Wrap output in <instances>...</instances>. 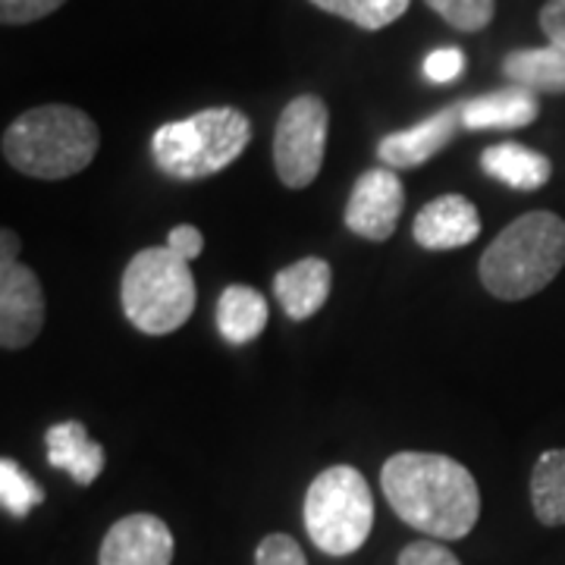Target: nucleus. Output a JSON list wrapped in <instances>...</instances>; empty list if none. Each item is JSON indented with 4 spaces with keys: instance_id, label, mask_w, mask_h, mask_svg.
Returning <instances> with one entry per match:
<instances>
[{
    "instance_id": "obj_1",
    "label": "nucleus",
    "mask_w": 565,
    "mask_h": 565,
    "mask_svg": "<svg viewBox=\"0 0 565 565\" xmlns=\"http://www.w3.org/2000/svg\"><path fill=\"white\" fill-rule=\"evenodd\" d=\"M381 487L405 525L437 541H462L481 519V490L462 462L440 452H396Z\"/></svg>"
},
{
    "instance_id": "obj_2",
    "label": "nucleus",
    "mask_w": 565,
    "mask_h": 565,
    "mask_svg": "<svg viewBox=\"0 0 565 565\" xmlns=\"http://www.w3.org/2000/svg\"><path fill=\"white\" fill-rule=\"evenodd\" d=\"M98 126L70 104L25 110L3 132V161L35 180H70L98 154Z\"/></svg>"
},
{
    "instance_id": "obj_3",
    "label": "nucleus",
    "mask_w": 565,
    "mask_h": 565,
    "mask_svg": "<svg viewBox=\"0 0 565 565\" xmlns=\"http://www.w3.org/2000/svg\"><path fill=\"white\" fill-rule=\"evenodd\" d=\"M565 267V221L531 211L512 221L481 255V282L493 299L522 302L537 296Z\"/></svg>"
},
{
    "instance_id": "obj_4",
    "label": "nucleus",
    "mask_w": 565,
    "mask_h": 565,
    "mask_svg": "<svg viewBox=\"0 0 565 565\" xmlns=\"http://www.w3.org/2000/svg\"><path fill=\"white\" fill-rule=\"evenodd\" d=\"M252 120L236 107H207L185 120L163 122L151 139V154L173 180H204L243 158Z\"/></svg>"
},
{
    "instance_id": "obj_5",
    "label": "nucleus",
    "mask_w": 565,
    "mask_h": 565,
    "mask_svg": "<svg viewBox=\"0 0 565 565\" xmlns=\"http://www.w3.org/2000/svg\"><path fill=\"white\" fill-rule=\"evenodd\" d=\"M195 277L173 248H141L126 264L120 305L126 321L148 337L177 333L195 311Z\"/></svg>"
},
{
    "instance_id": "obj_6",
    "label": "nucleus",
    "mask_w": 565,
    "mask_h": 565,
    "mask_svg": "<svg viewBox=\"0 0 565 565\" xmlns=\"http://www.w3.org/2000/svg\"><path fill=\"white\" fill-rule=\"evenodd\" d=\"M374 527V497L352 465L321 471L305 493V531L327 556H352Z\"/></svg>"
},
{
    "instance_id": "obj_7",
    "label": "nucleus",
    "mask_w": 565,
    "mask_h": 565,
    "mask_svg": "<svg viewBox=\"0 0 565 565\" xmlns=\"http://www.w3.org/2000/svg\"><path fill=\"white\" fill-rule=\"evenodd\" d=\"M330 132V110L318 95H299L282 107L274 129V167L286 189L318 180Z\"/></svg>"
},
{
    "instance_id": "obj_8",
    "label": "nucleus",
    "mask_w": 565,
    "mask_h": 565,
    "mask_svg": "<svg viewBox=\"0 0 565 565\" xmlns=\"http://www.w3.org/2000/svg\"><path fill=\"white\" fill-rule=\"evenodd\" d=\"M20 236L0 233V345L17 352L35 343L44 327V292L39 274L17 262Z\"/></svg>"
},
{
    "instance_id": "obj_9",
    "label": "nucleus",
    "mask_w": 565,
    "mask_h": 565,
    "mask_svg": "<svg viewBox=\"0 0 565 565\" xmlns=\"http://www.w3.org/2000/svg\"><path fill=\"white\" fill-rule=\"evenodd\" d=\"M405 211V185L390 170H364L352 185V195L345 202V226L371 243H386L396 233V223Z\"/></svg>"
},
{
    "instance_id": "obj_10",
    "label": "nucleus",
    "mask_w": 565,
    "mask_h": 565,
    "mask_svg": "<svg viewBox=\"0 0 565 565\" xmlns=\"http://www.w3.org/2000/svg\"><path fill=\"white\" fill-rule=\"evenodd\" d=\"M173 534L163 519L136 512L126 515L104 534L98 565H170Z\"/></svg>"
},
{
    "instance_id": "obj_11",
    "label": "nucleus",
    "mask_w": 565,
    "mask_h": 565,
    "mask_svg": "<svg viewBox=\"0 0 565 565\" xmlns=\"http://www.w3.org/2000/svg\"><path fill=\"white\" fill-rule=\"evenodd\" d=\"M462 129V104H452L437 110L434 117H427L412 129L403 132H390L381 148H377V158L390 167V170H412V167H422L434 154H440L449 141L456 139V132Z\"/></svg>"
},
{
    "instance_id": "obj_12",
    "label": "nucleus",
    "mask_w": 565,
    "mask_h": 565,
    "mask_svg": "<svg viewBox=\"0 0 565 565\" xmlns=\"http://www.w3.org/2000/svg\"><path fill=\"white\" fill-rule=\"evenodd\" d=\"M412 236L427 252L465 248L481 236V214L465 195H440L418 211Z\"/></svg>"
},
{
    "instance_id": "obj_13",
    "label": "nucleus",
    "mask_w": 565,
    "mask_h": 565,
    "mask_svg": "<svg viewBox=\"0 0 565 565\" xmlns=\"http://www.w3.org/2000/svg\"><path fill=\"white\" fill-rule=\"evenodd\" d=\"M333 270L323 258H302L274 277V296L289 321H308L330 299Z\"/></svg>"
},
{
    "instance_id": "obj_14",
    "label": "nucleus",
    "mask_w": 565,
    "mask_h": 565,
    "mask_svg": "<svg viewBox=\"0 0 565 565\" xmlns=\"http://www.w3.org/2000/svg\"><path fill=\"white\" fill-rule=\"evenodd\" d=\"M541 102L534 92H527L522 85H509L500 92H490L481 98H471L462 104V126L471 132L481 129H525L537 120Z\"/></svg>"
},
{
    "instance_id": "obj_15",
    "label": "nucleus",
    "mask_w": 565,
    "mask_h": 565,
    "mask_svg": "<svg viewBox=\"0 0 565 565\" xmlns=\"http://www.w3.org/2000/svg\"><path fill=\"white\" fill-rule=\"evenodd\" d=\"M44 446H47V462L70 471V478L82 487L95 484L107 462L104 446L88 437L82 422H61L47 427Z\"/></svg>"
},
{
    "instance_id": "obj_16",
    "label": "nucleus",
    "mask_w": 565,
    "mask_h": 565,
    "mask_svg": "<svg viewBox=\"0 0 565 565\" xmlns=\"http://www.w3.org/2000/svg\"><path fill=\"white\" fill-rule=\"evenodd\" d=\"M481 167H484L487 177L500 180L509 189H519V192H537L550 182L553 173V163L544 158L541 151L519 145V141H500V145H490L484 154H481Z\"/></svg>"
},
{
    "instance_id": "obj_17",
    "label": "nucleus",
    "mask_w": 565,
    "mask_h": 565,
    "mask_svg": "<svg viewBox=\"0 0 565 565\" xmlns=\"http://www.w3.org/2000/svg\"><path fill=\"white\" fill-rule=\"evenodd\" d=\"M267 299L255 286L233 282L226 286L217 299V330L230 345L255 343L267 327Z\"/></svg>"
},
{
    "instance_id": "obj_18",
    "label": "nucleus",
    "mask_w": 565,
    "mask_h": 565,
    "mask_svg": "<svg viewBox=\"0 0 565 565\" xmlns=\"http://www.w3.org/2000/svg\"><path fill=\"white\" fill-rule=\"evenodd\" d=\"M503 73L512 85H522L534 95H565V47H525L512 51L503 61Z\"/></svg>"
},
{
    "instance_id": "obj_19",
    "label": "nucleus",
    "mask_w": 565,
    "mask_h": 565,
    "mask_svg": "<svg viewBox=\"0 0 565 565\" xmlns=\"http://www.w3.org/2000/svg\"><path fill=\"white\" fill-rule=\"evenodd\" d=\"M531 505L546 527L565 525V449H546L531 471Z\"/></svg>"
},
{
    "instance_id": "obj_20",
    "label": "nucleus",
    "mask_w": 565,
    "mask_h": 565,
    "mask_svg": "<svg viewBox=\"0 0 565 565\" xmlns=\"http://www.w3.org/2000/svg\"><path fill=\"white\" fill-rule=\"evenodd\" d=\"M318 10L359 25L364 32L386 29L403 17L412 0H311Z\"/></svg>"
},
{
    "instance_id": "obj_21",
    "label": "nucleus",
    "mask_w": 565,
    "mask_h": 565,
    "mask_svg": "<svg viewBox=\"0 0 565 565\" xmlns=\"http://www.w3.org/2000/svg\"><path fill=\"white\" fill-rule=\"evenodd\" d=\"M0 503L17 519H25L32 509L44 503V490L39 481H32V475H25V468L10 456L0 459Z\"/></svg>"
},
{
    "instance_id": "obj_22",
    "label": "nucleus",
    "mask_w": 565,
    "mask_h": 565,
    "mask_svg": "<svg viewBox=\"0 0 565 565\" xmlns=\"http://www.w3.org/2000/svg\"><path fill=\"white\" fill-rule=\"evenodd\" d=\"M424 3L459 32H481L497 13V0H424Z\"/></svg>"
},
{
    "instance_id": "obj_23",
    "label": "nucleus",
    "mask_w": 565,
    "mask_h": 565,
    "mask_svg": "<svg viewBox=\"0 0 565 565\" xmlns=\"http://www.w3.org/2000/svg\"><path fill=\"white\" fill-rule=\"evenodd\" d=\"M255 565H308L302 546L289 534H267L255 550Z\"/></svg>"
},
{
    "instance_id": "obj_24",
    "label": "nucleus",
    "mask_w": 565,
    "mask_h": 565,
    "mask_svg": "<svg viewBox=\"0 0 565 565\" xmlns=\"http://www.w3.org/2000/svg\"><path fill=\"white\" fill-rule=\"evenodd\" d=\"M465 54L459 47H437L424 57V79L434 85H449L465 73Z\"/></svg>"
},
{
    "instance_id": "obj_25",
    "label": "nucleus",
    "mask_w": 565,
    "mask_h": 565,
    "mask_svg": "<svg viewBox=\"0 0 565 565\" xmlns=\"http://www.w3.org/2000/svg\"><path fill=\"white\" fill-rule=\"evenodd\" d=\"M63 3L66 0H0V20L3 25H29L51 17Z\"/></svg>"
},
{
    "instance_id": "obj_26",
    "label": "nucleus",
    "mask_w": 565,
    "mask_h": 565,
    "mask_svg": "<svg viewBox=\"0 0 565 565\" xmlns=\"http://www.w3.org/2000/svg\"><path fill=\"white\" fill-rule=\"evenodd\" d=\"M396 565H462L452 550H446L440 541H415L399 553Z\"/></svg>"
},
{
    "instance_id": "obj_27",
    "label": "nucleus",
    "mask_w": 565,
    "mask_h": 565,
    "mask_svg": "<svg viewBox=\"0 0 565 565\" xmlns=\"http://www.w3.org/2000/svg\"><path fill=\"white\" fill-rule=\"evenodd\" d=\"M167 248H173L180 258L192 264L199 255H202L204 248V236L199 226H192V223H180V226H173L170 230V236H167Z\"/></svg>"
},
{
    "instance_id": "obj_28",
    "label": "nucleus",
    "mask_w": 565,
    "mask_h": 565,
    "mask_svg": "<svg viewBox=\"0 0 565 565\" xmlns=\"http://www.w3.org/2000/svg\"><path fill=\"white\" fill-rule=\"evenodd\" d=\"M541 29L550 44L565 47V0H546L541 7Z\"/></svg>"
}]
</instances>
